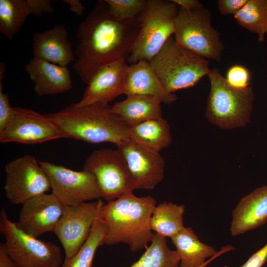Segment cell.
Listing matches in <instances>:
<instances>
[{
  "mask_svg": "<svg viewBox=\"0 0 267 267\" xmlns=\"http://www.w3.org/2000/svg\"><path fill=\"white\" fill-rule=\"evenodd\" d=\"M4 190L7 199L22 204L35 196L51 190L48 177L33 155H25L5 165Z\"/></svg>",
  "mask_w": 267,
  "mask_h": 267,
  "instance_id": "30bf717a",
  "label": "cell"
},
{
  "mask_svg": "<svg viewBox=\"0 0 267 267\" xmlns=\"http://www.w3.org/2000/svg\"></svg>",
  "mask_w": 267,
  "mask_h": 267,
  "instance_id": "f35d334b",
  "label": "cell"
},
{
  "mask_svg": "<svg viewBox=\"0 0 267 267\" xmlns=\"http://www.w3.org/2000/svg\"><path fill=\"white\" fill-rule=\"evenodd\" d=\"M25 70L34 83V91L39 96L62 93L72 88L67 67L33 57L25 65Z\"/></svg>",
  "mask_w": 267,
  "mask_h": 267,
  "instance_id": "ac0fdd59",
  "label": "cell"
},
{
  "mask_svg": "<svg viewBox=\"0 0 267 267\" xmlns=\"http://www.w3.org/2000/svg\"><path fill=\"white\" fill-rule=\"evenodd\" d=\"M185 206L164 201L155 207L150 220L152 230L158 235L172 238L184 227Z\"/></svg>",
  "mask_w": 267,
  "mask_h": 267,
  "instance_id": "cb8c5ba5",
  "label": "cell"
},
{
  "mask_svg": "<svg viewBox=\"0 0 267 267\" xmlns=\"http://www.w3.org/2000/svg\"><path fill=\"white\" fill-rule=\"evenodd\" d=\"M0 231L8 253L20 267H61L64 260L60 248L20 230L3 208L0 212Z\"/></svg>",
  "mask_w": 267,
  "mask_h": 267,
  "instance_id": "52a82bcc",
  "label": "cell"
},
{
  "mask_svg": "<svg viewBox=\"0 0 267 267\" xmlns=\"http://www.w3.org/2000/svg\"><path fill=\"white\" fill-rule=\"evenodd\" d=\"M156 206L152 196L137 197L133 191L104 204L99 215L106 227L104 245L124 243L132 252L146 248L155 235L150 220Z\"/></svg>",
  "mask_w": 267,
  "mask_h": 267,
  "instance_id": "7a4b0ae2",
  "label": "cell"
},
{
  "mask_svg": "<svg viewBox=\"0 0 267 267\" xmlns=\"http://www.w3.org/2000/svg\"><path fill=\"white\" fill-rule=\"evenodd\" d=\"M209 264H205V265H203V266H201V267H206L207 266H208ZM178 267H179V266Z\"/></svg>",
  "mask_w": 267,
  "mask_h": 267,
  "instance_id": "74e56055",
  "label": "cell"
},
{
  "mask_svg": "<svg viewBox=\"0 0 267 267\" xmlns=\"http://www.w3.org/2000/svg\"><path fill=\"white\" fill-rule=\"evenodd\" d=\"M267 222V185L242 198L232 212L230 231L237 236Z\"/></svg>",
  "mask_w": 267,
  "mask_h": 267,
  "instance_id": "d6986e66",
  "label": "cell"
},
{
  "mask_svg": "<svg viewBox=\"0 0 267 267\" xmlns=\"http://www.w3.org/2000/svg\"><path fill=\"white\" fill-rule=\"evenodd\" d=\"M234 17L240 26L257 34L259 43L265 42L267 33V0H247Z\"/></svg>",
  "mask_w": 267,
  "mask_h": 267,
  "instance_id": "d4e9b609",
  "label": "cell"
},
{
  "mask_svg": "<svg viewBox=\"0 0 267 267\" xmlns=\"http://www.w3.org/2000/svg\"><path fill=\"white\" fill-rule=\"evenodd\" d=\"M171 239L180 259L179 267H200L235 250L234 247L228 245L217 251L200 241L194 231L188 227H184Z\"/></svg>",
  "mask_w": 267,
  "mask_h": 267,
  "instance_id": "ffe728a7",
  "label": "cell"
},
{
  "mask_svg": "<svg viewBox=\"0 0 267 267\" xmlns=\"http://www.w3.org/2000/svg\"><path fill=\"white\" fill-rule=\"evenodd\" d=\"M124 94L153 96L158 98L162 103L167 104L177 99L175 94L166 90L149 62L145 60L129 65L126 75Z\"/></svg>",
  "mask_w": 267,
  "mask_h": 267,
  "instance_id": "44dd1931",
  "label": "cell"
},
{
  "mask_svg": "<svg viewBox=\"0 0 267 267\" xmlns=\"http://www.w3.org/2000/svg\"><path fill=\"white\" fill-rule=\"evenodd\" d=\"M84 169L95 176L101 198L108 202L135 189L126 162L117 148L93 151L86 160Z\"/></svg>",
  "mask_w": 267,
  "mask_h": 267,
  "instance_id": "9c48e42d",
  "label": "cell"
},
{
  "mask_svg": "<svg viewBox=\"0 0 267 267\" xmlns=\"http://www.w3.org/2000/svg\"><path fill=\"white\" fill-rule=\"evenodd\" d=\"M101 199L64 206L53 231L63 248L65 259L74 256L89 236L104 205Z\"/></svg>",
  "mask_w": 267,
  "mask_h": 267,
  "instance_id": "7c38bea8",
  "label": "cell"
},
{
  "mask_svg": "<svg viewBox=\"0 0 267 267\" xmlns=\"http://www.w3.org/2000/svg\"><path fill=\"white\" fill-rule=\"evenodd\" d=\"M32 43L33 57L64 67L76 61L63 24H56L49 30L34 34Z\"/></svg>",
  "mask_w": 267,
  "mask_h": 267,
  "instance_id": "e0dca14e",
  "label": "cell"
},
{
  "mask_svg": "<svg viewBox=\"0 0 267 267\" xmlns=\"http://www.w3.org/2000/svg\"><path fill=\"white\" fill-rule=\"evenodd\" d=\"M177 4L178 7H182L188 10H194L202 8L203 5L197 0H171Z\"/></svg>",
  "mask_w": 267,
  "mask_h": 267,
  "instance_id": "d590c367",
  "label": "cell"
},
{
  "mask_svg": "<svg viewBox=\"0 0 267 267\" xmlns=\"http://www.w3.org/2000/svg\"><path fill=\"white\" fill-rule=\"evenodd\" d=\"M31 14L36 16L53 13L54 7L51 0H26Z\"/></svg>",
  "mask_w": 267,
  "mask_h": 267,
  "instance_id": "1f68e13d",
  "label": "cell"
},
{
  "mask_svg": "<svg viewBox=\"0 0 267 267\" xmlns=\"http://www.w3.org/2000/svg\"><path fill=\"white\" fill-rule=\"evenodd\" d=\"M247 0H219L218 9L222 15H235L245 4Z\"/></svg>",
  "mask_w": 267,
  "mask_h": 267,
  "instance_id": "d6a6232c",
  "label": "cell"
},
{
  "mask_svg": "<svg viewBox=\"0 0 267 267\" xmlns=\"http://www.w3.org/2000/svg\"><path fill=\"white\" fill-rule=\"evenodd\" d=\"M39 163L48 177L52 193L64 206L101 198L95 177L90 172L76 171L44 161Z\"/></svg>",
  "mask_w": 267,
  "mask_h": 267,
  "instance_id": "8fae6325",
  "label": "cell"
},
{
  "mask_svg": "<svg viewBox=\"0 0 267 267\" xmlns=\"http://www.w3.org/2000/svg\"><path fill=\"white\" fill-rule=\"evenodd\" d=\"M116 147L126 162L135 189H153L162 180L165 162L159 152L149 150L130 139Z\"/></svg>",
  "mask_w": 267,
  "mask_h": 267,
  "instance_id": "5bb4252c",
  "label": "cell"
},
{
  "mask_svg": "<svg viewBox=\"0 0 267 267\" xmlns=\"http://www.w3.org/2000/svg\"><path fill=\"white\" fill-rule=\"evenodd\" d=\"M110 15L121 21H136L145 10L147 0H105Z\"/></svg>",
  "mask_w": 267,
  "mask_h": 267,
  "instance_id": "f1b7e54d",
  "label": "cell"
},
{
  "mask_svg": "<svg viewBox=\"0 0 267 267\" xmlns=\"http://www.w3.org/2000/svg\"><path fill=\"white\" fill-rule=\"evenodd\" d=\"M2 81L0 80V132L7 126L14 112V107L10 105L8 94L3 91Z\"/></svg>",
  "mask_w": 267,
  "mask_h": 267,
  "instance_id": "4dcf8cb0",
  "label": "cell"
},
{
  "mask_svg": "<svg viewBox=\"0 0 267 267\" xmlns=\"http://www.w3.org/2000/svg\"><path fill=\"white\" fill-rule=\"evenodd\" d=\"M225 78L228 84L235 88L244 89L250 86V72L241 65L236 64L231 66Z\"/></svg>",
  "mask_w": 267,
  "mask_h": 267,
  "instance_id": "f546056e",
  "label": "cell"
},
{
  "mask_svg": "<svg viewBox=\"0 0 267 267\" xmlns=\"http://www.w3.org/2000/svg\"><path fill=\"white\" fill-rule=\"evenodd\" d=\"M129 139L149 150L159 152L172 142L170 127L162 117L129 127Z\"/></svg>",
  "mask_w": 267,
  "mask_h": 267,
  "instance_id": "603a6c76",
  "label": "cell"
},
{
  "mask_svg": "<svg viewBox=\"0 0 267 267\" xmlns=\"http://www.w3.org/2000/svg\"><path fill=\"white\" fill-rule=\"evenodd\" d=\"M211 18L210 9L204 7L191 10L179 7L174 37L179 44L195 54L220 61L224 46Z\"/></svg>",
  "mask_w": 267,
  "mask_h": 267,
  "instance_id": "ba28073f",
  "label": "cell"
},
{
  "mask_svg": "<svg viewBox=\"0 0 267 267\" xmlns=\"http://www.w3.org/2000/svg\"><path fill=\"white\" fill-rule=\"evenodd\" d=\"M31 14L26 0H0V32L11 40Z\"/></svg>",
  "mask_w": 267,
  "mask_h": 267,
  "instance_id": "4316f807",
  "label": "cell"
},
{
  "mask_svg": "<svg viewBox=\"0 0 267 267\" xmlns=\"http://www.w3.org/2000/svg\"><path fill=\"white\" fill-rule=\"evenodd\" d=\"M161 101L143 94H129L111 106V111L129 127L145 121L162 117Z\"/></svg>",
  "mask_w": 267,
  "mask_h": 267,
  "instance_id": "7402d4cb",
  "label": "cell"
},
{
  "mask_svg": "<svg viewBox=\"0 0 267 267\" xmlns=\"http://www.w3.org/2000/svg\"><path fill=\"white\" fill-rule=\"evenodd\" d=\"M179 264L177 252L169 248L166 238L155 233L145 251L130 267H178Z\"/></svg>",
  "mask_w": 267,
  "mask_h": 267,
  "instance_id": "484cf974",
  "label": "cell"
},
{
  "mask_svg": "<svg viewBox=\"0 0 267 267\" xmlns=\"http://www.w3.org/2000/svg\"><path fill=\"white\" fill-rule=\"evenodd\" d=\"M208 76L210 91L205 117L209 122L222 129L246 126L253 110L254 93L252 87L244 89L231 87L217 68L210 69Z\"/></svg>",
  "mask_w": 267,
  "mask_h": 267,
  "instance_id": "277c9868",
  "label": "cell"
},
{
  "mask_svg": "<svg viewBox=\"0 0 267 267\" xmlns=\"http://www.w3.org/2000/svg\"><path fill=\"white\" fill-rule=\"evenodd\" d=\"M67 138L66 134L46 114L33 110L14 107L13 116L0 132V142L36 144Z\"/></svg>",
  "mask_w": 267,
  "mask_h": 267,
  "instance_id": "4fadbf2b",
  "label": "cell"
},
{
  "mask_svg": "<svg viewBox=\"0 0 267 267\" xmlns=\"http://www.w3.org/2000/svg\"><path fill=\"white\" fill-rule=\"evenodd\" d=\"M178 6L171 0H147L145 10L136 20L140 30L127 61L130 64L149 62L158 53L174 34Z\"/></svg>",
  "mask_w": 267,
  "mask_h": 267,
  "instance_id": "8992f818",
  "label": "cell"
},
{
  "mask_svg": "<svg viewBox=\"0 0 267 267\" xmlns=\"http://www.w3.org/2000/svg\"><path fill=\"white\" fill-rule=\"evenodd\" d=\"M46 115L67 138L89 143L110 142L116 146L129 139V127L112 112L109 104L79 107L74 103Z\"/></svg>",
  "mask_w": 267,
  "mask_h": 267,
  "instance_id": "3957f363",
  "label": "cell"
},
{
  "mask_svg": "<svg viewBox=\"0 0 267 267\" xmlns=\"http://www.w3.org/2000/svg\"><path fill=\"white\" fill-rule=\"evenodd\" d=\"M267 261V243L240 267H262Z\"/></svg>",
  "mask_w": 267,
  "mask_h": 267,
  "instance_id": "836d02e7",
  "label": "cell"
},
{
  "mask_svg": "<svg viewBox=\"0 0 267 267\" xmlns=\"http://www.w3.org/2000/svg\"><path fill=\"white\" fill-rule=\"evenodd\" d=\"M106 231V225L99 216L85 243L74 256L65 259L61 267H92L96 251L104 245Z\"/></svg>",
  "mask_w": 267,
  "mask_h": 267,
  "instance_id": "83f0119b",
  "label": "cell"
},
{
  "mask_svg": "<svg viewBox=\"0 0 267 267\" xmlns=\"http://www.w3.org/2000/svg\"><path fill=\"white\" fill-rule=\"evenodd\" d=\"M64 2L69 5V10L78 16H82L85 10V7L79 0H63Z\"/></svg>",
  "mask_w": 267,
  "mask_h": 267,
  "instance_id": "8d00e7d4",
  "label": "cell"
},
{
  "mask_svg": "<svg viewBox=\"0 0 267 267\" xmlns=\"http://www.w3.org/2000/svg\"><path fill=\"white\" fill-rule=\"evenodd\" d=\"M140 30L137 20L115 19L105 0H97L78 27L77 59L73 66L76 74L88 85L103 67L120 60L127 61Z\"/></svg>",
  "mask_w": 267,
  "mask_h": 267,
  "instance_id": "6da1fadb",
  "label": "cell"
},
{
  "mask_svg": "<svg viewBox=\"0 0 267 267\" xmlns=\"http://www.w3.org/2000/svg\"><path fill=\"white\" fill-rule=\"evenodd\" d=\"M22 205L17 226L36 238L53 232L64 206L52 193L35 196Z\"/></svg>",
  "mask_w": 267,
  "mask_h": 267,
  "instance_id": "9a60e30c",
  "label": "cell"
},
{
  "mask_svg": "<svg viewBox=\"0 0 267 267\" xmlns=\"http://www.w3.org/2000/svg\"><path fill=\"white\" fill-rule=\"evenodd\" d=\"M149 62L170 93L194 86L210 71L206 58L179 44L173 36Z\"/></svg>",
  "mask_w": 267,
  "mask_h": 267,
  "instance_id": "5b68a950",
  "label": "cell"
},
{
  "mask_svg": "<svg viewBox=\"0 0 267 267\" xmlns=\"http://www.w3.org/2000/svg\"><path fill=\"white\" fill-rule=\"evenodd\" d=\"M126 60H120L105 65L90 79L77 106L109 102L124 94L126 72L129 65Z\"/></svg>",
  "mask_w": 267,
  "mask_h": 267,
  "instance_id": "2e32d148",
  "label": "cell"
},
{
  "mask_svg": "<svg viewBox=\"0 0 267 267\" xmlns=\"http://www.w3.org/2000/svg\"><path fill=\"white\" fill-rule=\"evenodd\" d=\"M0 267H20L8 253L4 243L0 244Z\"/></svg>",
  "mask_w": 267,
  "mask_h": 267,
  "instance_id": "e575fe53",
  "label": "cell"
}]
</instances>
